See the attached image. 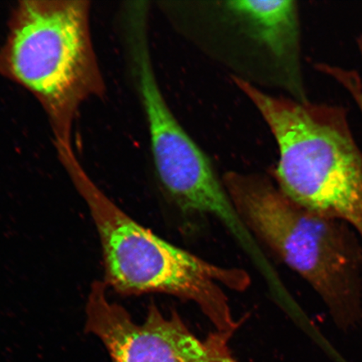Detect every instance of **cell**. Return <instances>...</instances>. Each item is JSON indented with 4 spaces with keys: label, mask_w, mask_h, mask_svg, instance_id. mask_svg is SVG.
<instances>
[{
    "label": "cell",
    "mask_w": 362,
    "mask_h": 362,
    "mask_svg": "<svg viewBox=\"0 0 362 362\" xmlns=\"http://www.w3.org/2000/svg\"><path fill=\"white\" fill-rule=\"evenodd\" d=\"M232 79L278 144L280 191L315 214L351 224L362 238V151L345 108L274 96Z\"/></svg>",
    "instance_id": "obj_1"
},
{
    "label": "cell",
    "mask_w": 362,
    "mask_h": 362,
    "mask_svg": "<svg viewBox=\"0 0 362 362\" xmlns=\"http://www.w3.org/2000/svg\"><path fill=\"white\" fill-rule=\"evenodd\" d=\"M158 6L178 33L232 71V78L310 101L296 1H160Z\"/></svg>",
    "instance_id": "obj_3"
},
{
    "label": "cell",
    "mask_w": 362,
    "mask_h": 362,
    "mask_svg": "<svg viewBox=\"0 0 362 362\" xmlns=\"http://www.w3.org/2000/svg\"><path fill=\"white\" fill-rule=\"evenodd\" d=\"M105 283L123 296L163 293L196 303L216 330L236 332L224 288L241 292L250 284L246 271L216 266L158 238L127 216L104 238Z\"/></svg>",
    "instance_id": "obj_6"
},
{
    "label": "cell",
    "mask_w": 362,
    "mask_h": 362,
    "mask_svg": "<svg viewBox=\"0 0 362 362\" xmlns=\"http://www.w3.org/2000/svg\"><path fill=\"white\" fill-rule=\"evenodd\" d=\"M121 27L129 74L146 117L153 162L163 188L184 214L216 216L248 252L255 250V241L209 158L176 119L162 93L149 45L148 13H126Z\"/></svg>",
    "instance_id": "obj_5"
},
{
    "label": "cell",
    "mask_w": 362,
    "mask_h": 362,
    "mask_svg": "<svg viewBox=\"0 0 362 362\" xmlns=\"http://www.w3.org/2000/svg\"><path fill=\"white\" fill-rule=\"evenodd\" d=\"M106 293L105 283L93 284L85 329L100 339L112 362H238L229 346L234 332L215 330L198 338L177 312L167 316L153 303L139 325L123 306L108 300Z\"/></svg>",
    "instance_id": "obj_7"
},
{
    "label": "cell",
    "mask_w": 362,
    "mask_h": 362,
    "mask_svg": "<svg viewBox=\"0 0 362 362\" xmlns=\"http://www.w3.org/2000/svg\"><path fill=\"white\" fill-rule=\"evenodd\" d=\"M88 1L25 0L13 8L0 47V76L33 95L47 113L57 148H72L81 104L106 92L95 53Z\"/></svg>",
    "instance_id": "obj_2"
},
{
    "label": "cell",
    "mask_w": 362,
    "mask_h": 362,
    "mask_svg": "<svg viewBox=\"0 0 362 362\" xmlns=\"http://www.w3.org/2000/svg\"><path fill=\"white\" fill-rule=\"evenodd\" d=\"M223 182L240 218L302 276L346 329L359 318L361 257L341 221L306 209L264 175L229 171Z\"/></svg>",
    "instance_id": "obj_4"
}]
</instances>
